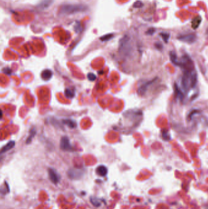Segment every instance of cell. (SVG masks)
I'll use <instances>...</instances> for the list:
<instances>
[{"instance_id": "cell-4", "label": "cell", "mask_w": 208, "mask_h": 209, "mask_svg": "<svg viewBox=\"0 0 208 209\" xmlns=\"http://www.w3.org/2000/svg\"><path fill=\"white\" fill-rule=\"evenodd\" d=\"M48 175L50 180L55 184H57L60 180V176L57 171L53 168L48 169Z\"/></svg>"}, {"instance_id": "cell-21", "label": "cell", "mask_w": 208, "mask_h": 209, "mask_svg": "<svg viewBox=\"0 0 208 209\" xmlns=\"http://www.w3.org/2000/svg\"><path fill=\"white\" fill-rule=\"evenodd\" d=\"M155 31H156V30L154 28H151L148 29V30L146 31V34H147V35H153V34H154Z\"/></svg>"}, {"instance_id": "cell-9", "label": "cell", "mask_w": 208, "mask_h": 209, "mask_svg": "<svg viewBox=\"0 0 208 209\" xmlns=\"http://www.w3.org/2000/svg\"><path fill=\"white\" fill-rule=\"evenodd\" d=\"M53 1L54 0H42L39 4V7L40 9H46L53 4Z\"/></svg>"}, {"instance_id": "cell-22", "label": "cell", "mask_w": 208, "mask_h": 209, "mask_svg": "<svg viewBox=\"0 0 208 209\" xmlns=\"http://www.w3.org/2000/svg\"><path fill=\"white\" fill-rule=\"evenodd\" d=\"M3 72L7 75H10L11 74V70L9 68H3Z\"/></svg>"}, {"instance_id": "cell-10", "label": "cell", "mask_w": 208, "mask_h": 209, "mask_svg": "<svg viewBox=\"0 0 208 209\" xmlns=\"http://www.w3.org/2000/svg\"><path fill=\"white\" fill-rule=\"evenodd\" d=\"M97 173L100 176H105L108 174V169L104 165H100L97 168Z\"/></svg>"}, {"instance_id": "cell-23", "label": "cell", "mask_w": 208, "mask_h": 209, "mask_svg": "<svg viewBox=\"0 0 208 209\" xmlns=\"http://www.w3.org/2000/svg\"><path fill=\"white\" fill-rule=\"evenodd\" d=\"M155 47H156V48L158 49V50H162V49L163 48L162 45L161 44V43H159V42H156V43H155Z\"/></svg>"}, {"instance_id": "cell-7", "label": "cell", "mask_w": 208, "mask_h": 209, "mask_svg": "<svg viewBox=\"0 0 208 209\" xmlns=\"http://www.w3.org/2000/svg\"><path fill=\"white\" fill-rule=\"evenodd\" d=\"M53 72L49 69H45L42 72L41 76L42 79L45 81H48L53 76Z\"/></svg>"}, {"instance_id": "cell-14", "label": "cell", "mask_w": 208, "mask_h": 209, "mask_svg": "<svg viewBox=\"0 0 208 209\" xmlns=\"http://www.w3.org/2000/svg\"><path fill=\"white\" fill-rule=\"evenodd\" d=\"M174 88H175V94H176V96L178 97V98L179 99H180L181 100H183L184 99V95L183 92L181 91V90L179 89V88L177 86L176 84H175Z\"/></svg>"}, {"instance_id": "cell-15", "label": "cell", "mask_w": 208, "mask_h": 209, "mask_svg": "<svg viewBox=\"0 0 208 209\" xmlns=\"http://www.w3.org/2000/svg\"><path fill=\"white\" fill-rule=\"evenodd\" d=\"M64 94H65V97L67 98L72 99H73L75 97V91H73V90H72L71 89L67 88L65 90Z\"/></svg>"}, {"instance_id": "cell-20", "label": "cell", "mask_w": 208, "mask_h": 209, "mask_svg": "<svg viewBox=\"0 0 208 209\" xmlns=\"http://www.w3.org/2000/svg\"><path fill=\"white\" fill-rule=\"evenodd\" d=\"M133 6L136 8H141L143 6V4L142 1H137L136 3H134Z\"/></svg>"}, {"instance_id": "cell-8", "label": "cell", "mask_w": 208, "mask_h": 209, "mask_svg": "<svg viewBox=\"0 0 208 209\" xmlns=\"http://www.w3.org/2000/svg\"><path fill=\"white\" fill-rule=\"evenodd\" d=\"M202 22V18L201 16L198 15V16L195 17V18H194L192 19V22H191L192 28L194 30L197 29L199 27V26L200 25Z\"/></svg>"}, {"instance_id": "cell-2", "label": "cell", "mask_w": 208, "mask_h": 209, "mask_svg": "<svg viewBox=\"0 0 208 209\" xmlns=\"http://www.w3.org/2000/svg\"><path fill=\"white\" fill-rule=\"evenodd\" d=\"M177 39L180 41L187 43H193L197 40V37L194 33H189L186 34H181L177 37Z\"/></svg>"}, {"instance_id": "cell-3", "label": "cell", "mask_w": 208, "mask_h": 209, "mask_svg": "<svg viewBox=\"0 0 208 209\" xmlns=\"http://www.w3.org/2000/svg\"><path fill=\"white\" fill-rule=\"evenodd\" d=\"M60 148L61 149L65 151H71L73 150V148L71 143L70 141V139L67 136H63L60 140Z\"/></svg>"}, {"instance_id": "cell-12", "label": "cell", "mask_w": 208, "mask_h": 209, "mask_svg": "<svg viewBox=\"0 0 208 209\" xmlns=\"http://www.w3.org/2000/svg\"><path fill=\"white\" fill-rule=\"evenodd\" d=\"M170 60H171V61L172 62V63H173L177 66H179V61L178 60L177 55L175 53V51H170Z\"/></svg>"}, {"instance_id": "cell-1", "label": "cell", "mask_w": 208, "mask_h": 209, "mask_svg": "<svg viewBox=\"0 0 208 209\" xmlns=\"http://www.w3.org/2000/svg\"><path fill=\"white\" fill-rule=\"evenodd\" d=\"M88 10V7L81 4H67L60 8V13L71 15L82 12Z\"/></svg>"}, {"instance_id": "cell-5", "label": "cell", "mask_w": 208, "mask_h": 209, "mask_svg": "<svg viewBox=\"0 0 208 209\" xmlns=\"http://www.w3.org/2000/svg\"><path fill=\"white\" fill-rule=\"evenodd\" d=\"M157 79V78H154V79L151 80H150L148 81H147L146 83H145L144 84H143L141 86H140L139 88H138V91H137V92L138 94V95H143L147 91V90H148V87L152 84Z\"/></svg>"}, {"instance_id": "cell-13", "label": "cell", "mask_w": 208, "mask_h": 209, "mask_svg": "<svg viewBox=\"0 0 208 209\" xmlns=\"http://www.w3.org/2000/svg\"><path fill=\"white\" fill-rule=\"evenodd\" d=\"M63 123L71 128H75L77 127V124L74 120L72 119H64Z\"/></svg>"}, {"instance_id": "cell-16", "label": "cell", "mask_w": 208, "mask_h": 209, "mask_svg": "<svg viewBox=\"0 0 208 209\" xmlns=\"http://www.w3.org/2000/svg\"><path fill=\"white\" fill-rule=\"evenodd\" d=\"M36 134V130L35 128H33L32 130H31V131H30V134H29V136H28V139H27V144H28L29 143H30L31 142V140L32 139V138L35 136Z\"/></svg>"}, {"instance_id": "cell-6", "label": "cell", "mask_w": 208, "mask_h": 209, "mask_svg": "<svg viewBox=\"0 0 208 209\" xmlns=\"http://www.w3.org/2000/svg\"><path fill=\"white\" fill-rule=\"evenodd\" d=\"M68 174L71 179H77L82 176V172L79 169H71L68 171Z\"/></svg>"}, {"instance_id": "cell-24", "label": "cell", "mask_w": 208, "mask_h": 209, "mask_svg": "<svg viewBox=\"0 0 208 209\" xmlns=\"http://www.w3.org/2000/svg\"><path fill=\"white\" fill-rule=\"evenodd\" d=\"M207 34L208 35V28H207Z\"/></svg>"}, {"instance_id": "cell-11", "label": "cell", "mask_w": 208, "mask_h": 209, "mask_svg": "<svg viewBox=\"0 0 208 209\" xmlns=\"http://www.w3.org/2000/svg\"><path fill=\"white\" fill-rule=\"evenodd\" d=\"M15 143L14 141H11L9 142H8L1 149V154H3L4 152H6L8 151L11 150L15 146Z\"/></svg>"}, {"instance_id": "cell-18", "label": "cell", "mask_w": 208, "mask_h": 209, "mask_svg": "<svg viewBox=\"0 0 208 209\" xmlns=\"http://www.w3.org/2000/svg\"><path fill=\"white\" fill-rule=\"evenodd\" d=\"M160 36L162 37L163 40L166 43H168L169 38H170V34L167 32H161Z\"/></svg>"}, {"instance_id": "cell-19", "label": "cell", "mask_w": 208, "mask_h": 209, "mask_svg": "<svg viewBox=\"0 0 208 209\" xmlns=\"http://www.w3.org/2000/svg\"><path fill=\"white\" fill-rule=\"evenodd\" d=\"M88 79L91 81H95V80H96V75H95V74H92V73H89L88 74Z\"/></svg>"}, {"instance_id": "cell-17", "label": "cell", "mask_w": 208, "mask_h": 209, "mask_svg": "<svg viewBox=\"0 0 208 209\" xmlns=\"http://www.w3.org/2000/svg\"><path fill=\"white\" fill-rule=\"evenodd\" d=\"M113 37H114L113 34H108L105 35V36H102L101 37H100V40L103 42H106V41H108V40H110Z\"/></svg>"}]
</instances>
